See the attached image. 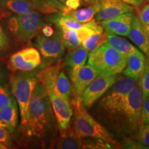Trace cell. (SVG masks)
Listing matches in <instances>:
<instances>
[{
  "mask_svg": "<svg viewBox=\"0 0 149 149\" xmlns=\"http://www.w3.org/2000/svg\"><path fill=\"white\" fill-rule=\"evenodd\" d=\"M61 135L57 139L55 148L61 149H81L84 148V141L74 133V130L68 126L66 129L61 130Z\"/></svg>",
  "mask_w": 149,
  "mask_h": 149,
  "instance_id": "d6986e66",
  "label": "cell"
},
{
  "mask_svg": "<svg viewBox=\"0 0 149 149\" xmlns=\"http://www.w3.org/2000/svg\"><path fill=\"white\" fill-rule=\"evenodd\" d=\"M100 9V0H93V3L88 7L72 10L69 14L73 17L76 21L81 24L91 22L97 13Z\"/></svg>",
  "mask_w": 149,
  "mask_h": 149,
  "instance_id": "44dd1931",
  "label": "cell"
},
{
  "mask_svg": "<svg viewBox=\"0 0 149 149\" xmlns=\"http://www.w3.org/2000/svg\"><path fill=\"white\" fill-rule=\"evenodd\" d=\"M86 139L84 141V148H91V149H111L114 148V145L108 142L107 141H104L102 139L98 138H91Z\"/></svg>",
  "mask_w": 149,
  "mask_h": 149,
  "instance_id": "83f0119b",
  "label": "cell"
},
{
  "mask_svg": "<svg viewBox=\"0 0 149 149\" xmlns=\"http://www.w3.org/2000/svg\"><path fill=\"white\" fill-rule=\"evenodd\" d=\"M88 57V64L107 73L120 74L127 64L128 56L107 42L91 52Z\"/></svg>",
  "mask_w": 149,
  "mask_h": 149,
  "instance_id": "277c9868",
  "label": "cell"
},
{
  "mask_svg": "<svg viewBox=\"0 0 149 149\" xmlns=\"http://www.w3.org/2000/svg\"><path fill=\"white\" fill-rule=\"evenodd\" d=\"M134 16L132 13H126L110 19L101 22V25L107 33L127 36Z\"/></svg>",
  "mask_w": 149,
  "mask_h": 149,
  "instance_id": "5bb4252c",
  "label": "cell"
},
{
  "mask_svg": "<svg viewBox=\"0 0 149 149\" xmlns=\"http://www.w3.org/2000/svg\"><path fill=\"white\" fill-rule=\"evenodd\" d=\"M8 148V147L6 145L2 144V143L0 142V149H7Z\"/></svg>",
  "mask_w": 149,
  "mask_h": 149,
  "instance_id": "f35d334b",
  "label": "cell"
},
{
  "mask_svg": "<svg viewBox=\"0 0 149 149\" xmlns=\"http://www.w3.org/2000/svg\"><path fill=\"white\" fill-rule=\"evenodd\" d=\"M41 31H42V34L46 37H51L55 33L53 27L50 25H45L44 24Z\"/></svg>",
  "mask_w": 149,
  "mask_h": 149,
  "instance_id": "8d00e7d4",
  "label": "cell"
},
{
  "mask_svg": "<svg viewBox=\"0 0 149 149\" xmlns=\"http://www.w3.org/2000/svg\"><path fill=\"white\" fill-rule=\"evenodd\" d=\"M0 8L15 14H23L34 10L31 0H0Z\"/></svg>",
  "mask_w": 149,
  "mask_h": 149,
  "instance_id": "ffe728a7",
  "label": "cell"
},
{
  "mask_svg": "<svg viewBox=\"0 0 149 149\" xmlns=\"http://www.w3.org/2000/svg\"><path fill=\"white\" fill-rule=\"evenodd\" d=\"M18 110L17 103L14 97L10 104L0 109V125L10 133H14L17 127Z\"/></svg>",
  "mask_w": 149,
  "mask_h": 149,
  "instance_id": "e0dca14e",
  "label": "cell"
},
{
  "mask_svg": "<svg viewBox=\"0 0 149 149\" xmlns=\"http://www.w3.org/2000/svg\"><path fill=\"white\" fill-rule=\"evenodd\" d=\"M53 112L49 96L42 84L38 82L30 101L26 135L38 138L45 136L53 125Z\"/></svg>",
  "mask_w": 149,
  "mask_h": 149,
  "instance_id": "6da1fadb",
  "label": "cell"
},
{
  "mask_svg": "<svg viewBox=\"0 0 149 149\" xmlns=\"http://www.w3.org/2000/svg\"><path fill=\"white\" fill-rule=\"evenodd\" d=\"M139 21L141 23L144 25L145 26H149V3L144 5L143 8L141 9L139 12Z\"/></svg>",
  "mask_w": 149,
  "mask_h": 149,
  "instance_id": "4dcf8cb0",
  "label": "cell"
},
{
  "mask_svg": "<svg viewBox=\"0 0 149 149\" xmlns=\"http://www.w3.org/2000/svg\"><path fill=\"white\" fill-rule=\"evenodd\" d=\"M107 43L126 56L137 53L139 50L123 37L107 33Z\"/></svg>",
  "mask_w": 149,
  "mask_h": 149,
  "instance_id": "7402d4cb",
  "label": "cell"
},
{
  "mask_svg": "<svg viewBox=\"0 0 149 149\" xmlns=\"http://www.w3.org/2000/svg\"><path fill=\"white\" fill-rule=\"evenodd\" d=\"M122 2L127 3L134 7H139L143 4L144 0H120Z\"/></svg>",
  "mask_w": 149,
  "mask_h": 149,
  "instance_id": "74e56055",
  "label": "cell"
},
{
  "mask_svg": "<svg viewBox=\"0 0 149 149\" xmlns=\"http://www.w3.org/2000/svg\"><path fill=\"white\" fill-rule=\"evenodd\" d=\"M107 33L104 32V29L96 31L93 34L87 38L84 42H82L81 46L86 50L88 53H91L100 46L107 42Z\"/></svg>",
  "mask_w": 149,
  "mask_h": 149,
  "instance_id": "484cf974",
  "label": "cell"
},
{
  "mask_svg": "<svg viewBox=\"0 0 149 149\" xmlns=\"http://www.w3.org/2000/svg\"><path fill=\"white\" fill-rule=\"evenodd\" d=\"M0 142L10 147L11 146L10 133L4 127L0 125Z\"/></svg>",
  "mask_w": 149,
  "mask_h": 149,
  "instance_id": "1f68e13d",
  "label": "cell"
},
{
  "mask_svg": "<svg viewBox=\"0 0 149 149\" xmlns=\"http://www.w3.org/2000/svg\"><path fill=\"white\" fill-rule=\"evenodd\" d=\"M137 139L139 142L149 146V124H142L138 130Z\"/></svg>",
  "mask_w": 149,
  "mask_h": 149,
  "instance_id": "f1b7e54d",
  "label": "cell"
},
{
  "mask_svg": "<svg viewBox=\"0 0 149 149\" xmlns=\"http://www.w3.org/2000/svg\"><path fill=\"white\" fill-rule=\"evenodd\" d=\"M141 118L143 122L145 124H149V96L142 100Z\"/></svg>",
  "mask_w": 149,
  "mask_h": 149,
  "instance_id": "d6a6232c",
  "label": "cell"
},
{
  "mask_svg": "<svg viewBox=\"0 0 149 149\" xmlns=\"http://www.w3.org/2000/svg\"><path fill=\"white\" fill-rule=\"evenodd\" d=\"M137 85V80L128 77L117 78L115 83L110 88L100 101L102 109L113 116L120 111L126 95Z\"/></svg>",
  "mask_w": 149,
  "mask_h": 149,
  "instance_id": "52a82bcc",
  "label": "cell"
},
{
  "mask_svg": "<svg viewBox=\"0 0 149 149\" xmlns=\"http://www.w3.org/2000/svg\"><path fill=\"white\" fill-rule=\"evenodd\" d=\"M145 64L146 57L144 54L140 51L128 55L127 64L124 70V76L135 80L139 79Z\"/></svg>",
  "mask_w": 149,
  "mask_h": 149,
  "instance_id": "ac0fdd59",
  "label": "cell"
},
{
  "mask_svg": "<svg viewBox=\"0 0 149 149\" xmlns=\"http://www.w3.org/2000/svg\"><path fill=\"white\" fill-rule=\"evenodd\" d=\"M44 23L38 11L32 10L23 14H16L7 22L10 32L22 42H28L40 34Z\"/></svg>",
  "mask_w": 149,
  "mask_h": 149,
  "instance_id": "5b68a950",
  "label": "cell"
},
{
  "mask_svg": "<svg viewBox=\"0 0 149 149\" xmlns=\"http://www.w3.org/2000/svg\"><path fill=\"white\" fill-rule=\"evenodd\" d=\"M134 10V6L120 0H100V9L96 14L95 19L97 22H102Z\"/></svg>",
  "mask_w": 149,
  "mask_h": 149,
  "instance_id": "7c38bea8",
  "label": "cell"
},
{
  "mask_svg": "<svg viewBox=\"0 0 149 149\" xmlns=\"http://www.w3.org/2000/svg\"><path fill=\"white\" fill-rule=\"evenodd\" d=\"M42 63L41 54L37 48L29 47L20 50L9 57L8 68L13 71L31 72Z\"/></svg>",
  "mask_w": 149,
  "mask_h": 149,
  "instance_id": "30bf717a",
  "label": "cell"
},
{
  "mask_svg": "<svg viewBox=\"0 0 149 149\" xmlns=\"http://www.w3.org/2000/svg\"><path fill=\"white\" fill-rule=\"evenodd\" d=\"M146 31H147V33H148V40H149V26H146Z\"/></svg>",
  "mask_w": 149,
  "mask_h": 149,
  "instance_id": "7bdbcfd3",
  "label": "cell"
},
{
  "mask_svg": "<svg viewBox=\"0 0 149 149\" xmlns=\"http://www.w3.org/2000/svg\"><path fill=\"white\" fill-rule=\"evenodd\" d=\"M8 40L6 35L3 32L2 28L0 26V53L5 49L8 46Z\"/></svg>",
  "mask_w": 149,
  "mask_h": 149,
  "instance_id": "d590c367",
  "label": "cell"
},
{
  "mask_svg": "<svg viewBox=\"0 0 149 149\" xmlns=\"http://www.w3.org/2000/svg\"></svg>",
  "mask_w": 149,
  "mask_h": 149,
  "instance_id": "f6af8a7d",
  "label": "cell"
},
{
  "mask_svg": "<svg viewBox=\"0 0 149 149\" xmlns=\"http://www.w3.org/2000/svg\"><path fill=\"white\" fill-rule=\"evenodd\" d=\"M139 86L140 87L142 99L149 96V62H146L145 66L139 77Z\"/></svg>",
  "mask_w": 149,
  "mask_h": 149,
  "instance_id": "4316f807",
  "label": "cell"
},
{
  "mask_svg": "<svg viewBox=\"0 0 149 149\" xmlns=\"http://www.w3.org/2000/svg\"><path fill=\"white\" fill-rule=\"evenodd\" d=\"M58 33L64 47L69 51L75 49L81 46L79 39L77 37L76 30L69 28H58Z\"/></svg>",
  "mask_w": 149,
  "mask_h": 149,
  "instance_id": "cb8c5ba5",
  "label": "cell"
},
{
  "mask_svg": "<svg viewBox=\"0 0 149 149\" xmlns=\"http://www.w3.org/2000/svg\"><path fill=\"white\" fill-rule=\"evenodd\" d=\"M59 1H61V3H64V2L65 1H66V0H59ZM84 2H89V3H92V1H93V0H84Z\"/></svg>",
  "mask_w": 149,
  "mask_h": 149,
  "instance_id": "ab89813d",
  "label": "cell"
},
{
  "mask_svg": "<svg viewBox=\"0 0 149 149\" xmlns=\"http://www.w3.org/2000/svg\"><path fill=\"white\" fill-rule=\"evenodd\" d=\"M101 72L90 64L84 65L78 72L76 79L72 83V93L80 97L87 86Z\"/></svg>",
  "mask_w": 149,
  "mask_h": 149,
  "instance_id": "2e32d148",
  "label": "cell"
},
{
  "mask_svg": "<svg viewBox=\"0 0 149 149\" xmlns=\"http://www.w3.org/2000/svg\"><path fill=\"white\" fill-rule=\"evenodd\" d=\"M123 148L127 149H149V146L141 144L139 141L133 140H126L122 145Z\"/></svg>",
  "mask_w": 149,
  "mask_h": 149,
  "instance_id": "836d02e7",
  "label": "cell"
},
{
  "mask_svg": "<svg viewBox=\"0 0 149 149\" xmlns=\"http://www.w3.org/2000/svg\"><path fill=\"white\" fill-rule=\"evenodd\" d=\"M147 1H148V2H149V0H147Z\"/></svg>",
  "mask_w": 149,
  "mask_h": 149,
  "instance_id": "ee69618b",
  "label": "cell"
},
{
  "mask_svg": "<svg viewBox=\"0 0 149 149\" xmlns=\"http://www.w3.org/2000/svg\"><path fill=\"white\" fill-rule=\"evenodd\" d=\"M117 74L101 72L93 80L80 97L81 104L86 109H90L95 102L107 92L115 83Z\"/></svg>",
  "mask_w": 149,
  "mask_h": 149,
  "instance_id": "ba28073f",
  "label": "cell"
},
{
  "mask_svg": "<svg viewBox=\"0 0 149 149\" xmlns=\"http://www.w3.org/2000/svg\"><path fill=\"white\" fill-rule=\"evenodd\" d=\"M38 82L37 74L30 72H21L15 74L10 79L13 95L17 103L21 117L22 129L25 134H26L30 101Z\"/></svg>",
  "mask_w": 149,
  "mask_h": 149,
  "instance_id": "3957f363",
  "label": "cell"
},
{
  "mask_svg": "<svg viewBox=\"0 0 149 149\" xmlns=\"http://www.w3.org/2000/svg\"><path fill=\"white\" fill-rule=\"evenodd\" d=\"M48 20L53 23L57 28L65 27L77 30L82 26L83 24L79 23L73 18L69 13H57L48 17Z\"/></svg>",
  "mask_w": 149,
  "mask_h": 149,
  "instance_id": "603a6c76",
  "label": "cell"
},
{
  "mask_svg": "<svg viewBox=\"0 0 149 149\" xmlns=\"http://www.w3.org/2000/svg\"><path fill=\"white\" fill-rule=\"evenodd\" d=\"M70 104L73 115V130L79 137L102 139L114 145L115 148H120L109 130L89 114L87 109L81 104L80 97H74Z\"/></svg>",
  "mask_w": 149,
  "mask_h": 149,
  "instance_id": "7a4b0ae2",
  "label": "cell"
},
{
  "mask_svg": "<svg viewBox=\"0 0 149 149\" xmlns=\"http://www.w3.org/2000/svg\"><path fill=\"white\" fill-rule=\"evenodd\" d=\"M62 69L59 72L58 75L56 78L54 91L59 95L70 100L72 95V85L70 84L69 79Z\"/></svg>",
  "mask_w": 149,
  "mask_h": 149,
  "instance_id": "d4e9b609",
  "label": "cell"
},
{
  "mask_svg": "<svg viewBox=\"0 0 149 149\" xmlns=\"http://www.w3.org/2000/svg\"><path fill=\"white\" fill-rule=\"evenodd\" d=\"M35 46L44 60L50 64L58 62L64 55L65 47L58 32L51 37L39 34L35 40Z\"/></svg>",
  "mask_w": 149,
  "mask_h": 149,
  "instance_id": "9c48e42d",
  "label": "cell"
},
{
  "mask_svg": "<svg viewBox=\"0 0 149 149\" xmlns=\"http://www.w3.org/2000/svg\"><path fill=\"white\" fill-rule=\"evenodd\" d=\"M33 1V3H37V2H40V1H43L44 0H31Z\"/></svg>",
  "mask_w": 149,
  "mask_h": 149,
  "instance_id": "60d3db41",
  "label": "cell"
},
{
  "mask_svg": "<svg viewBox=\"0 0 149 149\" xmlns=\"http://www.w3.org/2000/svg\"><path fill=\"white\" fill-rule=\"evenodd\" d=\"M127 37L149 58V40L146 28L135 15Z\"/></svg>",
  "mask_w": 149,
  "mask_h": 149,
  "instance_id": "9a60e30c",
  "label": "cell"
},
{
  "mask_svg": "<svg viewBox=\"0 0 149 149\" xmlns=\"http://www.w3.org/2000/svg\"><path fill=\"white\" fill-rule=\"evenodd\" d=\"M88 56V52L83 46H79L66 55L63 66L66 68L72 83L75 80L79 70L85 65Z\"/></svg>",
  "mask_w": 149,
  "mask_h": 149,
  "instance_id": "4fadbf2b",
  "label": "cell"
},
{
  "mask_svg": "<svg viewBox=\"0 0 149 149\" xmlns=\"http://www.w3.org/2000/svg\"><path fill=\"white\" fill-rule=\"evenodd\" d=\"M13 98V96H11L8 91L5 87L0 85V109L10 104Z\"/></svg>",
  "mask_w": 149,
  "mask_h": 149,
  "instance_id": "f546056e",
  "label": "cell"
},
{
  "mask_svg": "<svg viewBox=\"0 0 149 149\" xmlns=\"http://www.w3.org/2000/svg\"><path fill=\"white\" fill-rule=\"evenodd\" d=\"M1 81H2V74H1V72H0V85H1Z\"/></svg>",
  "mask_w": 149,
  "mask_h": 149,
  "instance_id": "b9f144b4",
  "label": "cell"
},
{
  "mask_svg": "<svg viewBox=\"0 0 149 149\" xmlns=\"http://www.w3.org/2000/svg\"><path fill=\"white\" fill-rule=\"evenodd\" d=\"M49 96L51 107L60 130L69 126L72 116V108L70 100L57 94L54 90L46 91Z\"/></svg>",
  "mask_w": 149,
  "mask_h": 149,
  "instance_id": "8fae6325",
  "label": "cell"
},
{
  "mask_svg": "<svg viewBox=\"0 0 149 149\" xmlns=\"http://www.w3.org/2000/svg\"><path fill=\"white\" fill-rule=\"evenodd\" d=\"M84 0H66L64 2V5L68 8L70 12L72 10H77L79 7L81 5Z\"/></svg>",
  "mask_w": 149,
  "mask_h": 149,
  "instance_id": "e575fe53",
  "label": "cell"
},
{
  "mask_svg": "<svg viewBox=\"0 0 149 149\" xmlns=\"http://www.w3.org/2000/svg\"><path fill=\"white\" fill-rule=\"evenodd\" d=\"M142 100L140 87L136 85L128 93L120 111L112 117L120 119L119 122H123L130 132L136 133L143 122L141 118Z\"/></svg>",
  "mask_w": 149,
  "mask_h": 149,
  "instance_id": "8992f818",
  "label": "cell"
}]
</instances>
